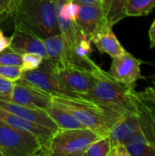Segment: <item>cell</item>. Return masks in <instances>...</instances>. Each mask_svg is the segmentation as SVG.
<instances>
[{
  "label": "cell",
  "instance_id": "obj_1",
  "mask_svg": "<svg viewBox=\"0 0 155 156\" xmlns=\"http://www.w3.org/2000/svg\"><path fill=\"white\" fill-rule=\"evenodd\" d=\"M94 82L91 90L83 98L93 101L123 114L138 112L140 96L135 86L127 85L114 79L98 66L93 71Z\"/></svg>",
  "mask_w": 155,
  "mask_h": 156
},
{
  "label": "cell",
  "instance_id": "obj_4",
  "mask_svg": "<svg viewBox=\"0 0 155 156\" xmlns=\"http://www.w3.org/2000/svg\"><path fill=\"white\" fill-rule=\"evenodd\" d=\"M100 136L88 128L58 130L43 147L41 155L83 156Z\"/></svg>",
  "mask_w": 155,
  "mask_h": 156
},
{
  "label": "cell",
  "instance_id": "obj_17",
  "mask_svg": "<svg viewBox=\"0 0 155 156\" xmlns=\"http://www.w3.org/2000/svg\"><path fill=\"white\" fill-rule=\"evenodd\" d=\"M46 112L57 124L58 130L85 128L70 112L54 103Z\"/></svg>",
  "mask_w": 155,
  "mask_h": 156
},
{
  "label": "cell",
  "instance_id": "obj_10",
  "mask_svg": "<svg viewBox=\"0 0 155 156\" xmlns=\"http://www.w3.org/2000/svg\"><path fill=\"white\" fill-rule=\"evenodd\" d=\"M140 128L138 112L124 114L112 127L109 133L111 144L110 156H126L125 144Z\"/></svg>",
  "mask_w": 155,
  "mask_h": 156
},
{
  "label": "cell",
  "instance_id": "obj_29",
  "mask_svg": "<svg viewBox=\"0 0 155 156\" xmlns=\"http://www.w3.org/2000/svg\"><path fill=\"white\" fill-rule=\"evenodd\" d=\"M75 4H78L79 5H92L100 3V0H69Z\"/></svg>",
  "mask_w": 155,
  "mask_h": 156
},
{
  "label": "cell",
  "instance_id": "obj_11",
  "mask_svg": "<svg viewBox=\"0 0 155 156\" xmlns=\"http://www.w3.org/2000/svg\"><path fill=\"white\" fill-rule=\"evenodd\" d=\"M142 63L141 59L125 51L122 55L112 58L109 73L122 83L135 86L136 81L143 78L141 72Z\"/></svg>",
  "mask_w": 155,
  "mask_h": 156
},
{
  "label": "cell",
  "instance_id": "obj_14",
  "mask_svg": "<svg viewBox=\"0 0 155 156\" xmlns=\"http://www.w3.org/2000/svg\"><path fill=\"white\" fill-rule=\"evenodd\" d=\"M0 108L7 111L15 115H17L28 122H31L36 124L42 125L48 129H51L55 132L58 130V127L54 122V121L49 117L46 111L40 109H34L14 103L8 101H4L0 99Z\"/></svg>",
  "mask_w": 155,
  "mask_h": 156
},
{
  "label": "cell",
  "instance_id": "obj_8",
  "mask_svg": "<svg viewBox=\"0 0 155 156\" xmlns=\"http://www.w3.org/2000/svg\"><path fill=\"white\" fill-rule=\"evenodd\" d=\"M21 79L52 95L71 96L57 75L55 63L48 58H44L37 69L23 71Z\"/></svg>",
  "mask_w": 155,
  "mask_h": 156
},
{
  "label": "cell",
  "instance_id": "obj_24",
  "mask_svg": "<svg viewBox=\"0 0 155 156\" xmlns=\"http://www.w3.org/2000/svg\"><path fill=\"white\" fill-rule=\"evenodd\" d=\"M23 75V69L20 66L1 65L0 64V76L9 80L13 82L20 80Z\"/></svg>",
  "mask_w": 155,
  "mask_h": 156
},
{
  "label": "cell",
  "instance_id": "obj_27",
  "mask_svg": "<svg viewBox=\"0 0 155 156\" xmlns=\"http://www.w3.org/2000/svg\"><path fill=\"white\" fill-rule=\"evenodd\" d=\"M16 0H0V16L9 10H12V7Z\"/></svg>",
  "mask_w": 155,
  "mask_h": 156
},
{
  "label": "cell",
  "instance_id": "obj_21",
  "mask_svg": "<svg viewBox=\"0 0 155 156\" xmlns=\"http://www.w3.org/2000/svg\"><path fill=\"white\" fill-rule=\"evenodd\" d=\"M111 150V141L108 135L100 137L94 141L86 150V156H110Z\"/></svg>",
  "mask_w": 155,
  "mask_h": 156
},
{
  "label": "cell",
  "instance_id": "obj_33",
  "mask_svg": "<svg viewBox=\"0 0 155 156\" xmlns=\"http://www.w3.org/2000/svg\"><path fill=\"white\" fill-rule=\"evenodd\" d=\"M150 48H155V41L153 43V44H151V45H150Z\"/></svg>",
  "mask_w": 155,
  "mask_h": 156
},
{
  "label": "cell",
  "instance_id": "obj_7",
  "mask_svg": "<svg viewBox=\"0 0 155 156\" xmlns=\"http://www.w3.org/2000/svg\"><path fill=\"white\" fill-rule=\"evenodd\" d=\"M1 100L26 107L47 111L52 105V94L20 79L14 82L9 94L0 96Z\"/></svg>",
  "mask_w": 155,
  "mask_h": 156
},
{
  "label": "cell",
  "instance_id": "obj_31",
  "mask_svg": "<svg viewBox=\"0 0 155 156\" xmlns=\"http://www.w3.org/2000/svg\"><path fill=\"white\" fill-rule=\"evenodd\" d=\"M149 37H150V45H151L155 41V20L149 30Z\"/></svg>",
  "mask_w": 155,
  "mask_h": 156
},
{
  "label": "cell",
  "instance_id": "obj_9",
  "mask_svg": "<svg viewBox=\"0 0 155 156\" xmlns=\"http://www.w3.org/2000/svg\"><path fill=\"white\" fill-rule=\"evenodd\" d=\"M56 72L61 84L71 96L83 97L92 88L94 76L91 71L69 65H56Z\"/></svg>",
  "mask_w": 155,
  "mask_h": 156
},
{
  "label": "cell",
  "instance_id": "obj_2",
  "mask_svg": "<svg viewBox=\"0 0 155 156\" xmlns=\"http://www.w3.org/2000/svg\"><path fill=\"white\" fill-rule=\"evenodd\" d=\"M52 103L70 112L85 128L100 137L109 135L115 123L124 115L83 97L52 95Z\"/></svg>",
  "mask_w": 155,
  "mask_h": 156
},
{
  "label": "cell",
  "instance_id": "obj_20",
  "mask_svg": "<svg viewBox=\"0 0 155 156\" xmlns=\"http://www.w3.org/2000/svg\"><path fill=\"white\" fill-rule=\"evenodd\" d=\"M155 7V0H130L127 9V16H144L149 15Z\"/></svg>",
  "mask_w": 155,
  "mask_h": 156
},
{
  "label": "cell",
  "instance_id": "obj_25",
  "mask_svg": "<svg viewBox=\"0 0 155 156\" xmlns=\"http://www.w3.org/2000/svg\"><path fill=\"white\" fill-rule=\"evenodd\" d=\"M151 80H152V85L145 88L142 91L138 92V94L143 100L155 102V74L152 76Z\"/></svg>",
  "mask_w": 155,
  "mask_h": 156
},
{
  "label": "cell",
  "instance_id": "obj_18",
  "mask_svg": "<svg viewBox=\"0 0 155 156\" xmlns=\"http://www.w3.org/2000/svg\"><path fill=\"white\" fill-rule=\"evenodd\" d=\"M44 40L47 58L52 60L57 66L65 65V47L61 35L56 34L50 36Z\"/></svg>",
  "mask_w": 155,
  "mask_h": 156
},
{
  "label": "cell",
  "instance_id": "obj_26",
  "mask_svg": "<svg viewBox=\"0 0 155 156\" xmlns=\"http://www.w3.org/2000/svg\"><path fill=\"white\" fill-rule=\"evenodd\" d=\"M14 82L0 76V96L9 94L13 89Z\"/></svg>",
  "mask_w": 155,
  "mask_h": 156
},
{
  "label": "cell",
  "instance_id": "obj_23",
  "mask_svg": "<svg viewBox=\"0 0 155 156\" xmlns=\"http://www.w3.org/2000/svg\"><path fill=\"white\" fill-rule=\"evenodd\" d=\"M0 64L1 65H12V66H20L21 67L22 56L8 47L5 49L0 51Z\"/></svg>",
  "mask_w": 155,
  "mask_h": 156
},
{
  "label": "cell",
  "instance_id": "obj_12",
  "mask_svg": "<svg viewBox=\"0 0 155 156\" xmlns=\"http://www.w3.org/2000/svg\"><path fill=\"white\" fill-rule=\"evenodd\" d=\"M9 48L20 55L25 53H37L44 58H47L44 40L18 23H15Z\"/></svg>",
  "mask_w": 155,
  "mask_h": 156
},
{
  "label": "cell",
  "instance_id": "obj_15",
  "mask_svg": "<svg viewBox=\"0 0 155 156\" xmlns=\"http://www.w3.org/2000/svg\"><path fill=\"white\" fill-rule=\"evenodd\" d=\"M0 120L16 130L22 131V132H27V133L34 134L40 141L43 147L49 142L52 135L56 133L55 131L51 129L28 122L1 108H0Z\"/></svg>",
  "mask_w": 155,
  "mask_h": 156
},
{
  "label": "cell",
  "instance_id": "obj_19",
  "mask_svg": "<svg viewBox=\"0 0 155 156\" xmlns=\"http://www.w3.org/2000/svg\"><path fill=\"white\" fill-rule=\"evenodd\" d=\"M130 0H111L106 16L107 22L113 27L123 18L127 17L126 9Z\"/></svg>",
  "mask_w": 155,
  "mask_h": 156
},
{
  "label": "cell",
  "instance_id": "obj_6",
  "mask_svg": "<svg viewBox=\"0 0 155 156\" xmlns=\"http://www.w3.org/2000/svg\"><path fill=\"white\" fill-rule=\"evenodd\" d=\"M0 148L5 156L41 155L43 145L34 134L13 128L0 120Z\"/></svg>",
  "mask_w": 155,
  "mask_h": 156
},
{
  "label": "cell",
  "instance_id": "obj_30",
  "mask_svg": "<svg viewBox=\"0 0 155 156\" xmlns=\"http://www.w3.org/2000/svg\"><path fill=\"white\" fill-rule=\"evenodd\" d=\"M111 0H100V5L103 9V12L105 14V16H107V13L109 11V8H110V5H111Z\"/></svg>",
  "mask_w": 155,
  "mask_h": 156
},
{
  "label": "cell",
  "instance_id": "obj_22",
  "mask_svg": "<svg viewBox=\"0 0 155 156\" xmlns=\"http://www.w3.org/2000/svg\"><path fill=\"white\" fill-rule=\"evenodd\" d=\"M22 56L21 68L23 71L33 70L37 69L42 63L44 58L37 53H25Z\"/></svg>",
  "mask_w": 155,
  "mask_h": 156
},
{
  "label": "cell",
  "instance_id": "obj_13",
  "mask_svg": "<svg viewBox=\"0 0 155 156\" xmlns=\"http://www.w3.org/2000/svg\"><path fill=\"white\" fill-rule=\"evenodd\" d=\"M79 30L90 39L92 35L105 23L106 16L100 3L79 5L75 19Z\"/></svg>",
  "mask_w": 155,
  "mask_h": 156
},
{
  "label": "cell",
  "instance_id": "obj_5",
  "mask_svg": "<svg viewBox=\"0 0 155 156\" xmlns=\"http://www.w3.org/2000/svg\"><path fill=\"white\" fill-rule=\"evenodd\" d=\"M140 128L125 144L126 156H155V102L140 97Z\"/></svg>",
  "mask_w": 155,
  "mask_h": 156
},
{
  "label": "cell",
  "instance_id": "obj_28",
  "mask_svg": "<svg viewBox=\"0 0 155 156\" xmlns=\"http://www.w3.org/2000/svg\"><path fill=\"white\" fill-rule=\"evenodd\" d=\"M11 43V37L5 36L4 32L0 30V51L5 49L10 46Z\"/></svg>",
  "mask_w": 155,
  "mask_h": 156
},
{
  "label": "cell",
  "instance_id": "obj_3",
  "mask_svg": "<svg viewBox=\"0 0 155 156\" xmlns=\"http://www.w3.org/2000/svg\"><path fill=\"white\" fill-rule=\"evenodd\" d=\"M15 23H18L42 39L59 33L52 0H16Z\"/></svg>",
  "mask_w": 155,
  "mask_h": 156
},
{
  "label": "cell",
  "instance_id": "obj_32",
  "mask_svg": "<svg viewBox=\"0 0 155 156\" xmlns=\"http://www.w3.org/2000/svg\"><path fill=\"white\" fill-rule=\"evenodd\" d=\"M0 156H5V153H4V151L0 148Z\"/></svg>",
  "mask_w": 155,
  "mask_h": 156
},
{
  "label": "cell",
  "instance_id": "obj_16",
  "mask_svg": "<svg viewBox=\"0 0 155 156\" xmlns=\"http://www.w3.org/2000/svg\"><path fill=\"white\" fill-rule=\"evenodd\" d=\"M112 27L108 22L103 24L90 37V41L99 51L108 54L111 58L122 55L126 50L115 36Z\"/></svg>",
  "mask_w": 155,
  "mask_h": 156
}]
</instances>
